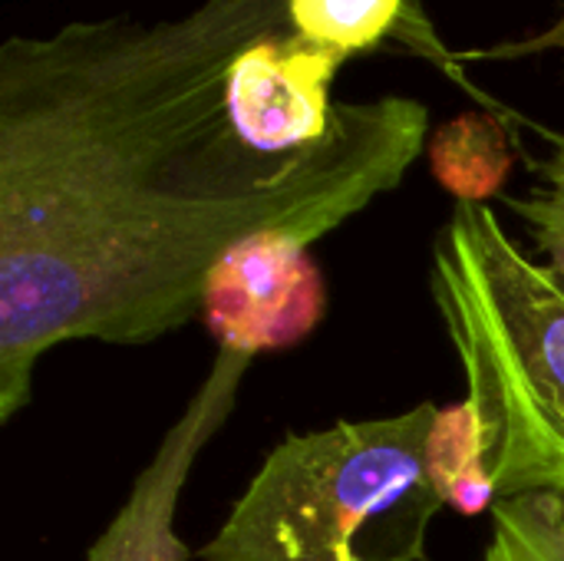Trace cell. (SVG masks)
<instances>
[{"instance_id": "9c48e42d", "label": "cell", "mask_w": 564, "mask_h": 561, "mask_svg": "<svg viewBox=\"0 0 564 561\" xmlns=\"http://www.w3.org/2000/svg\"><path fill=\"white\" fill-rule=\"evenodd\" d=\"M433 179L469 205H486L506 195L516 165L512 129L496 109H469L443 122L426 145Z\"/></svg>"}, {"instance_id": "ba28073f", "label": "cell", "mask_w": 564, "mask_h": 561, "mask_svg": "<svg viewBox=\"0 0 564 561\" xmlns=\"http://www.w3.org/2000/svg\"><path fill=\"white\" fill-rule=\"evenodd\" d=\"M496 427L473 397L436 410V420L426 436V470L446 509L466 519L496 509Z\"/></svg>"}, {"instance_id": "7a4b0ae2", "label": "cell", "mask_w": 564, "mask_h": 561, "mask_svg": "<svg viewBox=\"0 0 564 561\" xmlns=\"http://www.w3.org/2000/svg\"><path fill=\"white\" fill-rule=\"evenodd\" d=\"M430 294L466 397L496 427V496L564 499V278L489 205L456 202L430 251Z\"/></svg>"}, {"instance_id": "5b68a950", "label": "cell", "mask_w": 564, "mask_h": 561, "mask_svg": "<svg viewBox=\"0 0 564 561\" xmlns=\"http://www.w3.org/2000/svg\"><path fill=\"white\" fill-rule=\"evenodd\" d=\"M254 357L215 350L202 384L185 400L159 440L149 463L132 479L129 496L89 546L86 561H188L192 552L175 532V516L188 476L202 450L228 423L238 407V390Z\"/></svg>"}, {"instance_id": "8992f818", "label": "cell", "mask_w": 564, "mask_h": 561, "mask_svg": "<svg viewBox=\"0 0 564 561\" xmlns=\"http://www.w3.org/2000/svg\"><path fill=\"white\" fill-rule=\"evenodd\" d=\"M347 60L304 43L291 20L261 30L228 69V119L261 155L288 159L321 142L334 119L330 83Z\"/></svg>"}, {"instance_id": "3957f363", "label": "cell", "mask_w": 564, "mask_h": 561, "mask_svg": "<svg viewBox=\"0 0 564 561\" xmlns=\"http://www.w3.org/2000/svg\"><path fill=\"white\" fill-rule=\"evenodd\" d=\"M440 403L288 433L268 450L198 561H430L446 509L426 470Z\"/></svg>"}, {"instance_id": "52a82bcc", "label": "cell", "mask_w": 564, "mask_h": 561, "mask_svg": "<svg viewBox=\"0 0 564 561\" xmlns=\"http://www.w3.org/2000/svg\"><path fill=\"white\" fill-rule=\"evenodd\" d=\"M288 20L304 43L337 53L340 60L400 40L406 50L466 83L456 53L443 46L420 0H288Z\"/></svg>"}, {"instance_id": "30bf717a", "label": "cell", "mask_w": 564, "mask_h": 561, "mask_svg": "<svg viewBox=\"0 0 564 561\" xmlns=\"http://www.w3.org/2000/svg\"><path fill=\"white\" fill-rule=\"evenodd\" d=\"M479 561H564V499L525 493L496 503Z\"/></svg>"}, {"instance_id": "277c9868", "label": "cell", "mask_w": 564, "mask_h": 561, "mask_svg": "<svg viewBox=\"0 0 564 561\" xmlns=\"http://www.w3.org/2000/svg\"><path fill=\"white\" fill-rule=\"evenodd\" d=\"M294 231H258L228 248L205 278L202 324L218 350L278 354L307 341L327 314V281Z\"/></svg>"}, {"instance_id": "6da1fadb", "label": "cell", "mask_w": 564, "mask_h": 561, "mask_svg": "<svg viewBox=\"0 0 564 561\" xmlns=\"http://www.w3.org/2000/svg\"><path fill=\"white\" fill-rule=\"evenodd\" d=\"M288 0H202L175 20H76L0 46V427L69 344H155L202 317L215 261L258 231L317 245L403 185L430 145L413 96L334 106L271 159L228 119L231 60Z\"/></svg>"}, {"instance_id": "8fae6325", "label": "cell", "mask_w": 564, "mask_h": 561, "mask_svg": "<svg viewBox=\"0 0 564 561\" xmlns=\"http://www.w3.org/2000/svg\"><path fill=\"white\" fill-rule=\"evenodd\" d=\"M539 175L529 195H502V202L525 222L532 235V251L564 278V139H555L552 155L532 159Z\"/></svg>"}, {"instance_id": "7c38bea8", "label": "cell", "mask_w": 564, "mask_h": 561, "mask_svg": "<svg viewBox=\"0 0 564 561\" xmlns=\"http://www.w3.org/2000/svg\"><path fill=\"white\" fill-rule=\"evenodd\" d=\"M549 50H564V10L549 30H542L535 36H525L516 43H492L486 50H466V53H456V60L459 63H466V60H522V56H539Z\"/></svg>"}]
</instances>
